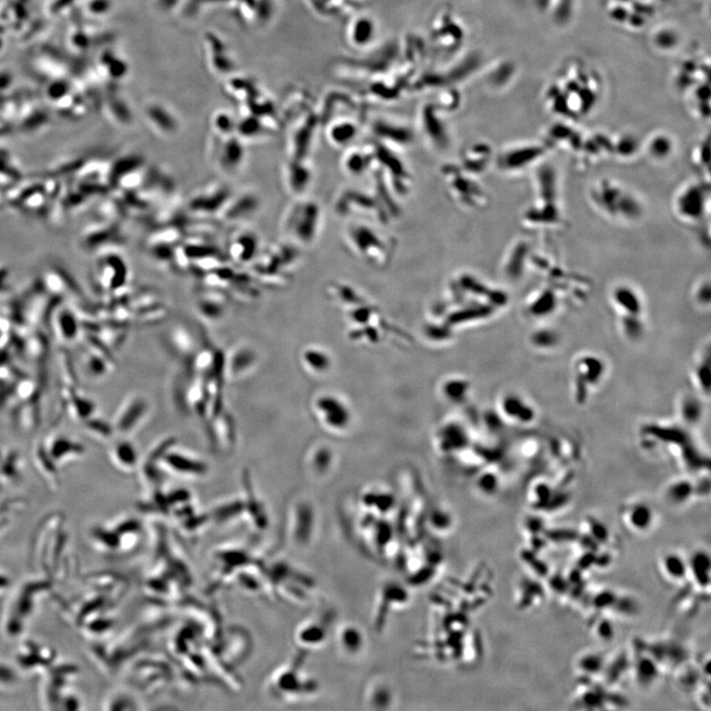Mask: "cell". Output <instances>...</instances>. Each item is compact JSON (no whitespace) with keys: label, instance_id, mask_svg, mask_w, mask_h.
Masks as SVG:
<instances>
[{"label":"cell","instance_id":"obj_6","mask_svg":"<svg viewBox=\"0 0 711 711\" xmlns=\"http://www.w3.org/2000/svg\"><path fill=\"white\" fill-rule=\"evenodd\" d=\"M43 443L58 468L78 463L86 455L85 446L65 434L56 433L43 440Z\"/></svg>","mask_w":711,"mask_h":711},{"label":"cell","instance_id":"obj_27","mask_svg":"<svg viewBox=\"0 0 711 711\" xmlns=\"http://www.w3.org/2000/svg\"><path fill=\"white\" fill-rule=\"evenodd\" d=\"M710 348H707V353L703 354L692 371V381L695 382V389L700 394L707 397L710 394Z\"/></svg>","mask_w":711,"mask_h":711},{"label":"cell","instance_id":"obj_22","mask_svg":"<svg viewBox=\"0 0 711 711\" xmlns=\"http://www.w3.org/2000/svg\"><path fill=\"white\" fill-rule=\"evenodd\" d=\"M162 460L175 473L184 474V475L199 476L206 473V465L203 461L194 460L193 458L181 455V453H167Z\"/></svg>","mask_w":711,"mask_h":711},{"label":"cell","instance_id":"obj_36","mask_svg":"<svg viewBox=\"0 0 711 711\" xmlns=\"http://www.w3.org/2000/svg\"><path fill=\"white\" fill-rule=\"evenodd\" d=\"M618 594L611 589L600 591L597 595L594 596L592 604L595 610L599 611H611L618 600Z\"/></svg>","mask_w":711,"mask_h":711},{"label":"cell","instance_id":"obj_38","mask_svg":"<svg viewBox=\"0 0 711 711\" xmlns=\"http://www.w3.org/2000/svg\"><path fill=\"white\" fill-rule=\"evenodd\" d=\"M621 616H632L636 615L639 611L638 604L633 598L629 596H619L616 601V605L613 610Z\"/></svg>","mask_w":711,"mask_h":711},{"label":"cell","instance_id":"obj_11","mask_svg":"<svg viewBox=\"0 0 711 711\" xmlns=\"http://www.w3.org/2000/svg\"><path fill=\"white\" fill-rule=\"evenodd\" d=\"M560 300L557 290L552 287L540 288L534 290L527 302L530 316L536 320H544L554 315L559 307Z\"/></svg>","mask_w":711,"mask_h":711},{"label":"cell","instance_id":"obj_9","mask_svg":"<svg viewBox=\"0 0 711 711\" xmlns=\"http://www.w3.org/2000/svg\"><path fill=\"white\" fill-rule=\"evenodd\" d=\"M56 659V652L50 647L36 643H23L17 653L19 666L25 672H37L50 668Z\"/></svg>","mask_w":711,"mask_h":711},{"label":"cell","instance_id":"obj_10","mask_svg":"<svg viewBox=\"0 0 711 711\" xmlns=\"http://www.w3.org/2000/svg\"><path fill=\"white\" fill-rule=\"evenodd\" d=\"M524 221L532 228H555L562 223V211L559 204L537 201L525 211Z\"/></svg>","mask_w":711,"mask_h":711},{"label":"cell","instance_id":"obj_45","mask_svg":"<svg viewBox=\"0 0 711 711\" xmlns=\"http://www.w3.org/2000/svg\"><path fill=\"white\" fill-rule=\"evenodd\" d=\"M603 694L598 690H589L582 695V705H588L589 708L600 707L604 702Z\"/></svg>","mask_w":711,"mask_h":711},{"label":"cell","instance_id":"obj_23","mask_svg":"<svg viewBox=\"0 0 711 711\" xmlns=\"http://www.w3.org/2000/svg\"><path fill=\"white\" fill-rule=\"evenodd\" d=\"M644 147L646 154L655 162H663L671 158L675 152V142L672 137L664 132L652 135Z\"/></svg>","mask_w":711,"mask_h":711},{"label":"cell","instance_id":"obj_37","mask_svg":"<svg viewBox=\"0 0 711 711\" xmlns=\"http://www.w3.org/2000/svg\"><path fill=\"white\" fill-rule=\"evenodd\" d=\"M251 351L238 350L234 353L231 361V372L234 374L243 373V371L248 369L253 363L254 357Z\"/></svg>","mask_w":711,"mask_h":711},{"label":"cell","instance_id":"obj_13","mask_svg":"<svg viewBox=\"0 0 711 711\" xmlns=\"http://www.w3.org/2000/svg\"><path fill=\"white\" fill-rule=\"evenodd\" d=\"M623 518L632 531L648 532L653 526L655 514L652 507L646 502H634L624 508Z\"/></svg>","mask_w":711,"mask_h":711},{"label":"cell","instance_id":"obj_12","mask_svg":"<svg viewBox=\"0 0 711 711\" xmlns=\"http://www.w3.org/2000/svg\"><path fill=\"white\" fill-rule=\"evenodd\" d=\"M534 186H536L537 201L547 203H558L559 199V187H558V175L557 170L550 164L537 165L534 173Z\"/></svg>","mask_w":711,"mask_h":711},{"label":"cell","instance_id":"obj_15","mask_svg":"<svg viewBox=\"0 0 711 711\" xmlns=\"http://www.w3.org/2000/svg\"><path fill=\"white\" fill-rule=\"evenodd\" d=\"M631 668L634 679L641 688L651 687L659 679L661 666L646 651H642L637 657L633 664H631Z\"/></svg>","mask_w":711,"mask_h":711},{"label":"cell","instance_id":"obj_5","mask_svg":"<svg viewBox=\"0 0 711 711\" xmlns=\"http://www.w3.org/2000/svg\"><path fill=\"white\" fill-rule=\"evenodd\" d=\"M549 150L544 142V144L530 142V144L517 145L502 154V168L511 172H524L530 167L539 164Z\"/></svg>","mask_w":711,"mask_h":711},{"label":"cell","instance_id":"obj_43","mask_svg":"<svg viewBox=\"0 0 711 711\" xmlns=\"http://www.w3.org/2000/svg\"><path fill=\"white\" fill-rule=\"evenodd\" d=\"M17 677L9 666L0 663V688L9 689L16 685Z\"/></svg>","mask_w":711,"mask_h":711},{"label":"cell","instance_id":"obj_16","mask_svg":"<svg viewBox=\"0 0 711 711\" xmlns=\"http://www.w3.org/2000/svg\"><path fill=\"white\" fill-rule=\"evenodd\" d=\"M695 495H697V484L689 478L673 480L665 489V499L672 506H685Z\"/></svg>","mask_w":711,"mask_h":711},{"label":"cell","instance_id":"obj_20","mask_svg":"<svg viewBox=\"0 0 711 711\" xmlns=\"http://www.w3.org/2000/svg\"><path fill=\"white\" fill-rule=\"evenodd\" d=\"M56 334L60 341L65 343L75 342L79 335V323L75 315L68 308L63 307L52 318Z\"/></svg>","mask_w":711,"mask_h":711},{"label":"cell","instance_id":"obj_33","mask_svg":"<svg viewBox=\"0 0 711 711\" xmlns=\"http://www.w3.org/2000/svg\"><path fill=\"white\" fill-rule=\"evenodd\" d=\"M692 160L695 165L703 172L707 178H710V137L700 142V144L695 147L692 154Z\"/></svg>","mask_w":711,"mask_h":711},{"label":"cell","instance_id":"obj_2","mask_svg":"<svg viewBox=\"0 0 711 711\" xmlns=\"http://www.w3.org/2000/svg\"><path fill=\"white\" fill-rule=\"evenodd\" d=\"M51 583L48 581H29L23 583L10 598L4 613V631L7 636H17L31 618L37 603L38 594L48 592Z\"/></svg>","mask_w":711,"mask_h":711},{"label":"cell","instance_id":"obj_29","mask_svg":"<svg viewBox=\"0 0 711 711\" xmlns=\"http://www.w3.org/2000/svg\"><path fill=\"white\" fill-rule=\"evenodd\" d=\"M560 334L550 327H540L532 331L530 336V343L532 347L539 351H550L558 347L562 340Z\"/></svg>","mask_w":711,"mask_h":711},{"label":"cell","instance_id":"obj_19","mask_svg":"<svg viewBox=\"0 0 711 711\" xmlns=\"http://www.w3.org/2000/svg\"><path fill=\"white\" fill-rule=\"evenodd\" d=\"M679 416L685 427H695L702 422L705 414L703 402L697 395H683L679 402Z\"/></svg>","mask_w":711,"mask_h":711},{"label":"cell","instance_id":"obj_25","mask_svg":"<svg viewBox=\"0 0 711 711\" xmlns=\"http://www.w3.org/2000/svg\"><path fill=\"white\" fill-rule=\"evenodd\" d=\"M110 458L119 470L131 471L137 466V453L136 448L129 441L123 440L115 443L110 451Z\"/></svg>","mask_w":711,"mask_h":711},{"label":"cell","instance_id":"obj_14","mask_svg":"<svg viewBox=\"0 0 711 711\" xmlns=\"http://www.w3.org/2000/svg\"><path fill=\"white\" fill-rule=\"evenodd\" d=\"M32 457L36 470L39 471L41 476L47 481L48 486L53 489L60 488V468L48 455L43 441L36 443L33 448Z\"/></svg>","mask_w":711,"mask_h":711},{"label":"cell","instance_id":"obj_44","mask_svg":"<svg viewBox=\"0 0 711 711\" xmlns=\"http://www.w3.org/2000/svg\"><path fill=\"white\" fill-rule=\"evenodd\" d=\"M221 419V433L223 436V441L226 445H231V443H233L234 439L233 421H231V417H228V415H223Z\"/></svg>","mask_w":711,"mask_h":711},{"label":"cell","instance_id":"obj_40","mask_svg":"<svg viewBox=\"0 0 711 711\" xmlns=\"http://www.w3.org/2000/svg\"><path fill=\"white\" fill-rule=\"evenodd\" d=\"M595 633L601 641L610 642L616 636L615 626L609 618H600L595 624Z\"/></svg>","mask_w":711,"mask_h":711},{"label":"cell","instance_id":"obj_39","mask_svg":"<svg viewBox=\"0 0 711 711\" xmlns=\"http://www.w3.org/2000/svg\"><path fill=\"white\" fill-rule=\"evenodd\" d=\"M695 302H697L698 307L703 308H708L710 305L711 300V285L710 279H703L697 285H695Z\"/></svg>","mask_w":711,"mask_h":711},{"label":"cell","instance_id":"obj_48","mask_svg":"<svg viewBox=\"0 0 711 711\" xmlns=\"http://www.w3.org/2000/svg\"><path fill=\"white\" fill-rule=\"evenodd\" d=\"M9 270L0 267V292H4V290H6V280L9 279Z\"/></svg>","mask_w":711,"mask_h":711},{"label":"cell","instance_id":"obj_18","mask_svg":"<svg viewBox=\"0 0 711 711\" xmlns=\"http://www.w3.org/2000/svg\"><path fill=\"white\" fill-rule=\"evenodd\" d=\"M689 567V575L692 576L695 585L698 588H710L711 559L710 555L705 550H697L692 553V557L688 560Z\"/></svg>","mask_w":711,"mask_h":711},{"label":"cell","instance_id":"obj_34","mask_svg":"<svg viewBox=\"0 0 711 711\" xmlns=\"http://www.w3.org/2000/svg\"><path fill=\"white\" fill-rule=\"evenodd\" d=\"M586 524H587L588 527V534H590L591 537L599 545L606 544L608 542H610L611 532L605 522L600 521V520L595 518V517H589Z\"/></svg>","mask_w":711,"mask_h":711},{"label":"cell","instance_id":"obj_35","mask_svg":"<svg viewBox=\"0 0 711 711\" xmlns=\"http://www.w3.org/2000/svg\"><path fill=\"white\" fill-rule=\"evenodd\" d=\"M525 586H521V592H525L524 595H521L520 598V601H521V606L526 608L527 606H532L537 603V601L542 600V596H544V588L537 583L536 581L527 580L526 584Z\"/></svg>","mask_w":711,"mask_h":711},{"label":"cell","instance_id":"obj_42","mask_svg":"<svg viewBox=\"0 0 711 711\" xmlns=\"http://www.w3.org/2000/svg\"><path fill=\"white\" fill-rule=\"evenodd\" d=\"M85 368L86 371L93 376H102L106 373V359H103V356L93 354L89 357L88 360H86Z\"/></svg>","mask_w":711,"mask_h":711},{"label":"cell","instance_id":"obj_31","mask_svg":"<svg viewBox=\"0 0 711 711\" xmlns=\"http://www.w3.org/2000/svg\"><path fill=\"white\" fill-rule=\"evenodd\" d=\"M606 661L605 657L598 652H589L578 659L577 668L583 675L587 677L598 676L605 670Z\"/></svg>","mask_w":711,"mask_h":711},{"label":"cell","instance_id":"obj_46","mask_svg":"<svg viewBox=\"0 0 711 711\" xmlns=\"http://www.w3.org/2000/svg\"><path fill=\"white\" fill-rule=\"evenodd\" d=\"M550 588L552 589L555 594L558 595H563L567 592L570 589V582L567 579V578L563 577V576H554L552 578L549 582Z\"/></svg>","mask_w":711,"mask_h":711},{"label":"cell","instance_id":"obj_47","mask_svg":"<svg viewBox=\"0 0 711 711\" xmlns=\"http://www.w3.org/2000/svg\"><path fill=\"white\" fill-rule=\"evenodd\" d=\"M12 582L11 580H10L9 576L5 575L4 573L0 572V594L7 592Z\"/></svg>","mask_w":711,"mask_h":711},{"label":"cell","instance_id":"obj_24","mask_svg":"<svg viewBox=\"0 0 711 711\" xmlns=\"http://www.w3.org/2000/svg\"><path fill=\"white\" fill-rule=\"evenodd\" d=\"M66 405H68V412L75 421L83 423L95 416L96 404L83 394L70 391L68 396L66 397Z\"/></svg>","mask_w":711,"mask_h":711},{"label":"cell","instance_id":"obj_4","mask_svg":"<svg viewBox=\"0 0 711 711\" xmlns=\"http://www.w3.org/2000/svg\"><path fill=\"white\" fill-rule=\"evenodd\" d=\"M606 373L605 362L594 354H584L573 364L572 394L576 404L584 405L596 387L600 386Z\"/></svg>","mask_w":711,"mask_h":711},{"label":"cell","instance_id":"obj_21","mask_svg":"<svg viewBox=\"0 0 711 711\" xmlns=\"http://www.w3.org/2000/svg\"><path fill=\"white\" fill-rule=\"evenodd\" d=\"M24 463L16 451H9L0 457V486L16 483L21 478Z\"/></svg>","mask_w":711,"mask_h":711},{"label":"cell","instance_id":"obj_3","mask_svg":"<svg viewBox=\"0 0 711 711\" xmlns=\"http://www.w3.org/2000/svg\"><path fill=\"white\" fill-rule=\"evenodd\" d=\"M710 180L694 181L683 186L673 201L675 215L683 223L705 221L710 214Z\"/></svg>","mask_w":711,"mask_h":711},{"label":"cell","instance_id":"obj_28","mask_svg":"<svg viewBox=\"0 0 711 711\" xmlns=\"http://www.w3.org/2000/svg\"><path fill=\"white\" fill-rule=\"evenodd\" d=\"M641 142L632 135L624 134L613 139V157L631 160L641 152Z\"/></svg>","mask_w":711,"mask_h":711},{"label":"cell","instance_id":"obj_1","mask_svg":"<svg viewBox=\"0 0 711 711\" xmlns=\"http://www.w3.org/2000/svg\"><path fill=\"white\" fill-rule=\"evenodd\" d=\"M589 199L594 208L610 220L633 223L644 215L641 199L611 178L595 181L589 191Z\"/></svg>","mask_w":711,"mask_h":711},{"label":"cell","instance_id":"obj_7","mask_svg":"<svg viewBox=\"0 0 711 711\" xmlns=\"http://www.w3.org/2000/svg\"><path fill=\"white\" fill-rule=\"evenodd\" d=\"M147 402L141 396H132L120 407L113 427L115 432L126 435L136 429L147 411Z\"/></svg>","mask_w":711,"mask_h":711},{"label":"cell","instance_id":"obj_41","mask_svg":"<svg viewBox=\"0 0 711 711\" xmlns=\"http://www.w3.org/2000/svg\"><path fill=\"white\" fill-rule=\"evenodd\" d=\"M525 529L529 532L530 536L537 537L544 534L547 527H545V522L542 517L536 514L527 517V519L525 520Z\"/></svg>","mask_w":711,"mask_h":711},{"label":"cell","instance_id":"obj_17","mask_svg":"<svg viewBox=\"0 0 711 711\" xmlns=\"http://www.w3.org/2000/svg\"><path fill=\"white\" fill-rule=\"evenodd\" d=\"M504 409L508 416L522 425H532L536 421L537 412L534 405L519 395H510L504 400Z\"/></svg>","mask_w":711,"mask_h":711},{"label":"cell","instance_id":"obj_8","mask_svg":"<svg viewBox=\"0 0 711 711\" xmlns=\"http://www.w3.org/2000/svg\"><path fill=\"white\" fill-rule=\"evenodd\" d=\"M611 302L618 316H643V300L641 293L631 285H616L611 290Z\"/></svg>","mask_w":711,"mask_h":711},{"label":"cell","instance_id":"obj_32","mask_svg":"<svg viewBox=\"0 0 711 711\" xmlns=\"http://www.w3.org/2000/svg\"><path fill=\"white\" fill-rule=\"evenodd\" d=\"M84 432L96 440H108L112 438L115 433L113 424H110L105 420L93 416L90 419L83 423Z\"/></svg>","mask_w":711,"mask_h":711},{"label":"cell","instance_id":"obj_30","mask_svg":"<svg viewBox=\"0 0 711 711\" xmlns=\"http://www.w3.org/2000/svg\"><path fill=\"white\" fill-rule=\"evenodd\" d=\"M618 325L626 340L636 342L646 333L643 316H618Z\"/></svg>","mask_w":711,"mask_h":711},{"label":"cell","instance_id":"obj_26","mask_svg":"<svg viewBox=\"0 0 711 711\" xmlns=\"http://www.w3.org/2000/svg\"><path fill=\"white\" fill-rule=\"evenodd\" d=\"M661 568L668 579L680 582L689 576L688 560L677 552L665 553L661 559Z\"/></svg>","mask_w":711,"mask_h":711}]
</instances>
